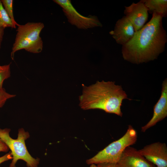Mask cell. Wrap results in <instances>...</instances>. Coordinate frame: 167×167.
<instances>
[{
    "label": "cell",
    "mask_w": 167,
    "mask_h": 167,
    "mask_svg": "<svg viewBox=\"0 0 167 167\" xmlns=\"http://www.w3.org/2000/svg\"><path fill=\"white\" fill-rule=\"evenodd\" d=\"M15 96V95L10 94L6 92L4 88L0 91V108L3 106L7 100Z\"/></svg>",
    "instance_id": "obj_16"
},
{
    "label": "cell",
    "mask_w": 167,
    "mask_h": 167,
    "mask_svg": "<svg viewBox=\"0 0 167 167\" xmlns=\"http://www.w3.org/2000/svg\"><path fill=\"white\" fill-rule=\"evenodd\" d=\"M2 66L0 65V69L2 67Z\"/></svg>",
    "instance_id": "obj_21"
},
{
    "label": "cell",
    "mask_w": 167,
    "mask_h": 167,
    "mask_svg": "<svg viewBox=\"0 0 167 167\" xmlns=\"http://www.w3.org/2000/svg\"><path fill=\"white\" fill-rule=\"evenodd\" d=\"M147 8L148 12L152 14L155 12L163 18L167 15V0H142Z\"/></svg>",
    "instance_id": "obj_12"
},
{
    "label": "cell",
    "mask_w": 167,
    "mask_h": 167,
    "mask_svg": "<svg viewBox=\"0 0 167 167\" xmlns=\"http://www.w3.org/2000/svg\"><path fill=\"white\" fill-rule=\"evenodd\" d=\"M82 94L79 96V106L83 110L98 109L122 117V101L128 99L122 86L114 82L97 81L93 84H82Z\"/></svg>",
    "instance_id": "obj_2"
},
{
    "label": "cell",
    "mask_w": 167,
    "mask_h": 167,
    "mask_svg": "<svg viewBox=\"0 0 167 167\" xmlns=\"http://www.w3.org/2000/svg\"><path fill=\"white\" fill-rule=\"evenodd\" d=\"M124 13L133 25L136 32L145 25L148 16L147 8L142 0L136 3L133 2L128 6H125Z\"/></svg>",
    "instance_id": "obj_8"
},
{
    "label": "cell",
    "mask_w": 167,
    "mask_h": 167,
    "mask_svg": "<svg viewBox=\"0 0 167 167\" xmlns=\"http://www.w3.org/2000/svg\"><path fill=\"white\" fill-rule=\"evenodd\" d=\"M89 167H117L116 164L105 163L99 164H92L90 165Z\"/></svg>",
    "instance_id": "obj_18"
},
{
    "label": "cell",
    "mask_w": 167,
    "mask_h": 167,
    "mask_svg": "<svg viewBox=\"0 0 167 167\" xmlns=\"http://www.w3.org/2000/svg\"><path fill=\"white\" fill-rule=\"evenodd\" d=\"M2 5L7 14L11 19L13 25V28H15L19 24L15 21L13 13V0H1Z\"/></svg>",
    "instance_id": "obj_14"
},
{
    "label": "cell",
    "mask_w": 167,
    "mask_h": 167,
    "mask_svg": "<svg viewBox=\"0 0 167 167\" xmlns=\"http://www.w3.org/2000/svg\"><path fill=\"white\" fill-rule=\"evenodd\" d=\"M163 17L154 12L150 21L138 31L132 38L122 45V53L125 60L139 64L156 59L165 50L167 42Z\"/></svg>",
    "instance_id": "obj_1"
},
{
    "label": "cell",
    "mask_w": 167,
    "mask_h": 167,
    "mask_svg": "<svg viewBox=\"0 0 167 167\" xmlns=\"http://www.w3.org/2000/svg\"><path fill=\"white\" fill-rule=\"evenodd\" d=\"M0 27L5 29L6 28H13L12 21L5 11L0 0Z\"/></svg>",
    "instance_id": "obj_13"
},
{
    "label": "cell",
    "mask_w": 167,
    "mask_h": 167,
    "mask_svg": "<svg viewBox=\"0 0 167 167\" xmlns=\"http://www.w3.org/2000/svg\"><path fill=\"white\" fill-rule=\"evenodd\" d=\"M9 149L7 146L0 139V152H7Z\"/></svg>",
    "instance_id": "obj_19"
},
{
    "label": "cell",
    "mask_w": 167,
    "mask_h": 167,
    "mask_svg": "<svg viewBox=\"0 0 167 167\" xmlns=\"http://www.w3.org/2000/svg\"><path fill=\"white\" fill-rule=\"evenodd\" d=\"M167 116V79L163 82L161 94L159 99L153 107V113L150 121L142 126L141 131L145 132L148 129L155 126Z\"/></svg>",
    "instance_id": "obj_10"
},
{
    "label": "cell",
    "mask_w": 167,
    "mask_h": 167,
    "mask_svg": "<svg viewBox=\"0 0 167 167\" xmlns=\"http://www.w3.org/2000/svg\"><path fill=\"white\" fill-rule=\"evenodd\" d=\"M11 129L0 128V139L11 150L12 156L9 167H16L19 160H21L26 163L27 167H38L40 159L33 157L29 152L25 141L30 137L29 133L22 128L18 129L16 139H13L10 135Z\"/></svg>",
    "instance_id": "obj_4"
},
{
    "label": "cell",
    "mask_w": 167,
    "mask_h": 167,
    "mask_svg": "<svg viewBox=\"0 0 167 167\" xmlns=\"http://www.w3.org/2000/svg\"><path fill=\"white\" fill-rule=\"evenodd\" d=\"M16 34L11 53L13 60L15 52L20 50L33 54L41 53L43 48V42L40 33L44 27L42 22H28L17 26Z\"/></svg>",
    "instance_id": "obj_3"
},
{
    "label": "cell",
    "mask_w": 167,
    "mask_h": 167,
    "mask_svg": "<svg viewBox=\"0 0 167 167\" xmlns=\"http://www.w3.org/2000/svg\"><path fill=\"white\" fill-rule=\"evenodd\" d=\"M5 28L0 27V49L1 48L2 42L4 34Z\"/></svg>",
    "instance_id": "obj_20"
},
{
    "label": "cell",
    "mask_w": 167,
    "mask_h": 167,
    "mask_svg": "<svg viewBox=\"0 0 167 167\" xmlns=\"http://www.w3.org/2000/svg\"><path fill=\"white\" fill-rule=\"evenodd\" d=\"M53 1L62 8L68 21L78 28L87 29L102 26L96 16L89 15L87 17L79 13L72 6L70 0H54Z\"/></svg>",
    "instance_id": "obj_6"
},
{
    "label": "cell",
    "mask_w": 167,
    "mask_h": 167,
    "mask_svg": "<svg viewBox=\"0 0 167 167\" xmlns=\"http://www.w3.org/2000/svg\"><path fill=\"white\" fill-rule=\"evenodd\" d=\"M10 76V64L2 66L0 69V91L4 88L2 85L4 81Z\"/></svg>",
    "instance_id": "obj_15"
},
{
    "label": "cell",
    "mask_w": 167,
    "mask_h": 167,
    "mask_svg": "<svg viewBox=\"0 0 167 167\" xmlns=\"http://www.w3.org/2000/svg\"><path fill=\"white\" fill-rule=\"evenodd\" d=\"M136 131L129 125L125 134L119 139L111 143L93 157L86 161L87 164H116L125 149L135 143L137 140Z\"/></svg>",
    "instance_id": "obj_5"
},
{
    "label": "cell",
    "mask_w": 167,
    "mask_h": 167,
    "mask_svg": "<svg viewBox=\"0 0 167 167\" xmlns=\"http://www.w3.org/2000/svg\"><path fill=\"white\" fill-rule=\"evenodd\" d=\"M138 151L156 167H167V147L165 143H153L145 146Z\"/></svg>",
    "instance_id": "obj_7"
},
{
    "label": "cell",
    "mask_w": 167,
    "mask_h": 167,
    "mask_svg": "<svg viewBox=\"0 0 167 167\" xmlns=\"http://www.w3.org/2000/svg\"><path fill=\"white\" fill-rule=\"evenodd\" d=\"M135 31L130 21L124 16L116 22L114 30L109 32L117 43L123 45L133 37Z\"/></svg>",
    "instance_id": "obj_11"
},
{
    "label": "cell",
    "mask_w": 167,
    "mask_h": 167,
    "mask_svg": "<svg viewBox=\"0 0 167 167\" xmlns=\"http://www.w3.org/2000/svg\"><path fill=\"white\" fill-rule=\"evenodd\" d=\"M116 165L117 167H156L131 146L125 149Z\"/></svg>",
    "instance_id": "obj_9"
},
{
    "label": "cell",
    "mask_w": 167,
    "mask_h": 167,
    "mask_svg": "<svg viewBox=\"0 0 167 167\" xmlns=\"http://www.w3.org/2000/svg\"><path fill=\"white\" fill-rule=\"evenodd\" d=\"M12 159V156L11 154V152H10L0 157V164L6 161Z\"/></svg>",
    "instance_id": "obj_17"
}]
</instances>
